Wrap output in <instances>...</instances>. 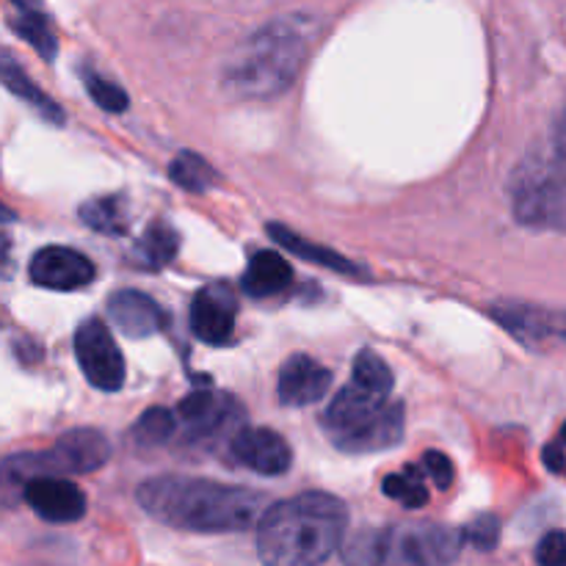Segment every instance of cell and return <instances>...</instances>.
I'll use <instances>...</instances> for the list:
<instances>
[{
	"label": "cell",
	"instance_id": "e0dca14e",
	"mask_svg": "<svg viewBox=\"0 0 566 566\" xmlns=\"http://www.w3.org/2000/svg\"><path fill=\"white\" fill-rule=\"evenodd\" d=\"M403 440V403H387L376 418L348 434L335 437V446L346 453H376L396 448Z\"/></svg>",
	"mask_w": 566,
	"mask_h": 566
},
{
	"label": "cell",
	"instance_id": "836d02e7",
	"mask_svg": "<svg viewBox=\"0 0 566 566\" xmlns=\"http://www.w3.org/2000/svg\"><path fill=\"white\" fill-rule=\"evenodd\" d=\"M11 3L17 6V9H42V0H11Z\"/></svg>",
	"mask_w": 566,
	"mask_h": 566
},
{
	"label": "cell",
	"instance_id": "83f0119b",
	"mask_svg": "<svg viewBox=\"0 0 566 566\" xmlns=\"http://www.w3.org/2000/svg\"><path fill=\"white\" fill-rule=\"evenodd\" d=\"M81 75H83V83H86V92L92 94V99L99 105V108L111 111V114H122V111H127L130 99H127V92L119 86V83L108 81V77H103L97 70H92V66H83Z\"/></svg>",
	"mask_w": 566,
	"mask_h": 566
},
{
	"label": "cell",
	"instance_id": "7402d4cb",
	"mask_svg": "<svg viewBox=\"0 0 566 566\" xmlns=\"http://www.w3.org/2000/svg\"><path fill=\"white\" fill-rule=\"evenodd\" d=\"M3 83H6V88H9V92H14L17 97L22 99V103L31 105V108L36 111V114L42 116L48 125L61 127L66 122L64 111H61L59 105H55L53 99H50L48 94H44L42 88H39L36 83H33L31 77H28L25 72H22L20 66L14 64V59H11V55H6V59H3Z\"/></svg>",
	"mask_w": 566,
	"mask_h": 566
},
{
	"label": "cell",
	"instance_id": "ffe728a7",
	"mask_svg": "<svg viewBox=\"0 0 566 566\" xmlns=\"http://www.w3.org/2000/svg\"><path fill=\"white\" fill-rule=\"evenodd\" d=\"M81 221L94 232L103 235H127L130 232V210H127V197L122 193H108V197H94L81 205Z\"/></svg>",
	"mask_w": 566,
	"mask_h": 566
},
{
	"label": "cell",
	"instance_id": "277c9868",
	"mask_svg": "<svg viewBox=\"0 0 566 566\" xmlns=\"http://www.w3.org/2000/svg\"><path fill=\"white\" fill-rule=\"evenodd\" d=\"M462 545V531L409 523L357 534L343 547V558L354 564H448L459 556Z\"/></svg>",
	"mask_w": 566,
	"mask_h": 566
},
{
	"label": "cell",
	"instance_id": "cb8c5ba5",
	"mask_svg": "<svg viewBox=\"0 0 566 566\" xmlns=\"http://www.w3.org/2000/svg\"><path fill=\"white\" fill-rule=\"evenodd\" d=\"M177 431H180L177 415L164 407H153L136 420V426L130 429V437L136 446L158 448V446H166L169 440H175Z\"/></svg>",
	"mask_w": 566,
	"mask_h": 566
},
{
	"label": "cell",
	"instance_id": "9a60e30c",
	"mask_svg": "<svg viewBox=\"0 0 566 566\" xmlns=\"http://www.w3.org/2000/svg\"><path fill=\"white\" fill-rule=\"evenodd\" d=\"M501 326L512 332L523 343H545L562 340L566 343V310H545L531 307V304H503L492 310Z\"/></svg>",
	"mask_w": 566,
	"mask_h": 566
},
{
	"label": "cell",
	"instance_id": "4316f807",
	"mask_svg": "<svg viewBox=\"0 0 566 566\" xmlns=\"http://www.w3.org/2000/svg\"><path fill=\"white\" fill-rule=\"evenodd\" d=\"M352 379L359 381V385L370 387V390L385 392V396H390L392 390V370L387 368L385 359H381L376 352H370V348H363V352L357 354L352 368Z\"/></svg>",
	"mask_w": 566,
	"mask_h": 566
},
{
	"label": "cell",
	"instance_id": "9c48e42d",
	"mask_svg": "<svg viewBox=\"0 0 566 566\" xmlns=\"http://www.w3.org/2000/svg\"><path fill=\"white\" fill-rule=\"evenodd\" d=\"M22 497L36 517L44 523L66 525L77 523L86 514V495L64 475H39L22 484Z\"/></svg>",
	"mask_w": 566,
	"mask_h": 566
},
{
	"label": "cell",
	"instance_id": "ba28073f",
	"mask_svg": "<svg viewBox=\"0 0 566 566\" xmlns=\"http://www.w3.org/2000/svg\"><path fill=\"white\" fill-rule=\"evenodd\" d=\"M75 359L94 390L116 392L125 385V359L99 318H88L75 332Z\"/></svg>",
	"mask_w": 566,
	"mask_h": 566
},
{
	"label": "cell",
	"instance_id": "5b68a950",
	"mask_svg": "<svg viewBox=\"0 0 566 566\" xmlns=\"http://www.w3.org/2000/svg\"><path fill=\"white\" fill-rule=\"evenodd\" d=\"M111 446L97 429H72L53 448L39 453H14L6 459L3 473L9 481H31L39 475H88L105 468Z\"/></svg>",
	"mask_w": 566,
	"mask_h": 566
},
{
	"label": "cell",
	"instance_id": "3957f363",
	"mask_svg": "<svg viewBox=\"0 0 566 566\" xmlns=\"http://www.w3.org/2000/svg\"><path fill=\"white\" fill-rule=\"evenodd\" d=\"M348 512L326 492H307L265 509L258 523V553L265 564H321L340 547Z\"/></svg>",
	"mask_w": 566,
	"mask_h": 566
},
{
	"label": "cell",
	"instance_id": "484cf974",
	"mask_svg": "<svg viewBox=\"0 0 566 566\" xmlns=\"http://www.w3.org/2000/svg\"><path fill=\"white\" fill-rule=\"evenodd\" d=\"M17 33L42 55L44 61H53L59 53V42H55V33L50 28L48 17L42 14V9H22L14 20Z\"/></svg>",
	"mask_w": 566,
	"mask_h": 566
},
{
	"label": "cell",
	"instance_id": "d6986e66",
	"mask_svg": "<svg viewBox=\"0 0 566 566\" xmlns=\"http://www.w3.org/2000/svg\"><path fill=\"white\" fill-rule=\"evenodd\" d=\"M265 230H269V235L274 238L280 247H285L287 252H293L296 258L307 260V263H315V265H321V269L337 271V274H346V276H365V269H359L357 263H352V260L343 258V254L332 252V249L318 247V243H313V241H304L302 235H296L293 230H287L285 224H269Z\"/></svg>",
	"mask_w": 566,
	"mask_h": 566
},
{
	"label": "cell",
	"instance_id": "8992f818",
	"mask_svg": "<svg viewBox=\"0 0 566 566\" xmlns=\"http://www.w3.org/2000/svg\"><path fill=\"white\" fill-rule=\"evenodd\" d=\"M514 219L528 230L566 232V164L562 158L531 160L512 186Z\"/></svg>",
	"mask_w": 566,
	"mask_h": 566
},
{
	"label": "cell",
	"instance_id": "f1b7e54d",
	"mask_svg": "<svg viewBox=\"0 0 566 566\" xmlns=\"http://www.w3.org/2000/svg\"><path fill=\"white\" fill-rule=\"evenodd\" d=\"M462 536L470 547H475V551H495L497 539H501V520H497L495 514H479L473 523L464 525Z\"/></svg>",
	"mask_w": 566,
	"mask_h": 566
},
{
	"label": "cell",
	"instance_id": "30bf717a",
	"mask_svg": "<svg viewBox=\"0 0 566 566\" xmlns=\"http://www.w3.org/2000/svg\"><path fill=\"white\" fill-rule=\"evenodd\" d=\"M238 296L227 282L205 285L191 302V332L208 346H224L235 332Z\"/></svg>",
	"mask_w": 566,
	"mask_h": 566
},
{
	"label": "cell",
	"instance_id": "ac0fdd59",
	"mask_svg": "<svg viewBox=\"0 0 566 566\" xmlns=\"http://www.w3.org/2000/svg\"><path fill=\"white\" fill-rule=\"evenodd\" d=\"M293 280V269L282 254L276 252H254L247 265L241 285L243 293L252 298H271L287 291Z\"/></svg>",
	"mask_w": 566,
	"mask_h": 566
},
{
	"label": "cell",
	"instance_id": "6da1fadb",
	"mask_svg": "<svg viewBox=\"0 0 566 566\" xmlns=\"http://www.w3.org/2000/svg\"><path fill=\"white\" fill-rule=\"evenodd\" d=\"M136 501L155 523L191 534L249 531L269 509V497L263 492L186 475L144 481L136 490Z\"/></svg>",
	"mask_w": 566,
	"mask_h": 566
},
{
	"label": "cell",
	"instance_id": "52a82bcc",
	"mask_svg": "<svg viewBox=\"0 0 566 566\" xmlns=\"http://www.w3.org/2000/svg\"><path fill=\"white\" fill-rule=\"evenodd\" d=\"M177 423H180L182 440L191 446H205L210 440H219L227 431H238L243 420L241 403L232 396L219 390H193L177 403Z\"/></svg>",
	"mask_w": 566,
	"mask_h": 566
},
{
	"label": "cell",
	"instance_id": "603a6c76",
	"mask_svg": "<svg viewBox=\"0 0 566 566\" xmlns=\"http://www.w3.org/2000/svg\"><path fill=\"white\" fill-rule=\"evenodd\" d=\"M169 177L171 182H177L180 188L191 193H205L208 188L219 186V175H216L213 166L197 153H180L169 166Z\"/></svg>",
	"mask_w": 566,
	"mask_h": 566
},
{
	"label": "cell",
	"instance_id": "7c38bea8",
	"mask_svg": "<svg viewBox=\"0 0 566 566\" xmlns=\"http://www.w3.org/2000/svg\"><path fill=\"white\" fill-rule=\"evenodd\" d=\"M387 398L390 396L370 390V387L359 385V381H354V379L348 381V385L343 387L335 398H332V403L326 407L324 418H321V423H324L329 440H335V437H340V434H348V431L359 429V426L368 423L370 418H376V415H379L381 409L390 403Z\"/></svg>",
	"mask_w": 566,
	"mask_h": 566
},
{
	"label": "cell",
	"instance_id": "1f68e13d",
	"mask_svg": "<svg viewBox=\"0 0 566 566\" xmlns=\"http://www.w3.org/2000/svg\"><path fill=\"white\" fill-rule=\"evenodd\" d=\"M542 459H545V468L551 470V473L566 475V423L562 426V431H558V440L545 446Z\"/></svg>",
	"mask_w": 566,
	"mask_h": 566
},
{
	"label": "cell",
	"instance_id": "2e32d148",
	"mask_svg": "<svg viewBox=\"0 0 566 566\" xmlns=\"http://www.w3.org/2000/svg\"><path fill=\"white\" fill-rule=\"evenodd\" d=\"M108 315L111 324L130 340H142V337H153L166 326V313L153 296L142 291H116L108 298Z\"/></svg>",
	"mask_w": 566,
	"mask_h": 566
},
{
	"label": "cell",
	"instance_id": "f546056e",
	"mask_svg": "<svg viewBox=\"0 0 566 566\" xmlns=\"http://www.w3.org/2000/svg\"><path fill=\"white\" fill-rule=\"evenodd\" d=\"M423 468L429 473V479L434 481L437 490H448L457 479V470H453V462L440 451H426L423 457Z\"/></svg>",
	"mask_w": 566,
	"mask_h": 566
},
{
	"label": "cell",
	"instance_id": "4fadbf2b",
	"mask_svg": "<svg viewBox=\"0 0 566 566\" xmlns=\"http://www.w3.org/2000/svg\"><path fill=\"white\" fill-rule=\"evenodd\" d=\"M232 457L260 475H285L291 470V448L271 429H238L232 434Z\"/></svg>",
	"mask_w": 566,
	"mask_h": 566
},
{
	"label": "cell",
	"instance_id": "4dcf8cb0",
	"mask_svg": "<svg viewBox=\"0 0 566 566\" xmlns=\"http://www.w3.org/2000/svg\"><path fill=\"white\" fill-rule=\"evenodd\" d=\"M536 562L545 566H564L566 564V534L564 531H551L542 536L536 545Z\"/></svg>",
	"mask_w": 566,
	"mask_h": 566
},
{
	"label": "cell",
	"instance_id": "d6a6232c",
	"mask_svg": "<svg viewBox=\"0 0 566 566\" xmlns=\"http://www.w3.org/2000/svg\"><path fill=\"white\" fill-rule=\"evenodd\" d=\"M553 149H556L558 158L566 164V111L558 116V122H556V133H553Z\"/></svg>",
	"mask_w": 566,
	"mask_h": 566
},
{
	"label": "cell",
	"instance_id": "7a4b0ae2",
	"mask_svg": "<svg viewBox=\"0 0 566 566\" xmlns=\"http://www.w3.org/2000/svg\"><path fill=\"white\" fill-rule=\"evenodd\" d=\"M313 42V22L304 17H280L258 31L227 55L221 66V86L230 97L263 103L285 94L302 72Z\"/></svg>",
	"mask_w": 566,
	"mask_h": 566
},
{
	"label": "cell",
	"instance_id": "8fae6325",
	"mask_svg": "<svg viewBox=\"0 0 566 566\" xmlns=\"http://www.w3.org/2000/svg\"><path fill=\"white\" fill-rule=\"evenodd\" d=\"M28 276L33 285L48 287V291H81L92 285L97 269L86 254L66 247H44L39 249L28 265Z\"/></svg>",
	"mask_w": 566,
	"mask_h": 566
},
{
	"label": "cell",
	"instance_id": "d4e9b609",
	"mask_svg": "<svg viewBox=\"0 0 566 566\" xmlns=\"http://www.w3.org/2000/svg\"><path fill=\"white\" fill-rule=\"evenodd\" d=\"M426 468H415V464H409V468H403L401 473H392L385 479V495L392 497V501L401 503L403 509H420L429 503V490H426Z\"/></svg>",
	"mask_w": 566,
	"mask_h": 566
},
{
	"label": "cell",
	"instance_id": "5bb4252c",
	"mask_svg": "<svg viewBox=\"0 0 566 566\" xmlns=\"http://www.w3.org/2000/svg\"><path fill=\"white\" fill-rule=\"evenodd\" d=\"M332 387V370L324 368L318 359L307 357V354H293L280 370V385H276V396H280L282 407H310V403L321 401Z\"/></svg>",
	"mask_w": 566,
	"mask_h": 566
},
{
	"label": "cell",
	"instance_id": "44dd1931",
	"mask_svg": "<svg viewBox=\"0 0 566 566\" xmlns=\"http://www.w3.org/2000/svg\"><path fill=\"white\" fill-rule=\"evenodd\" d=\"M177 249H180V235L166 221H153L133 249V263L138 269L158 271L177 258Z\"/></svg>",
	"mask_w": 566,
	"mask_h": 566
}]
</instances>
